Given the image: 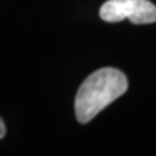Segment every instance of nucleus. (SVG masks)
<instances>
[{
  "mask_svg": "<svg viewBox=\"0 0 156 156\" xmlns=\"http://www.w3.org/2000/svg\"><path fill=\"white\" fill-rule=\"evenodd\" d=\"M128 90V78L116 68H101L82 82L74 100L76 117L87 124Z\"/></svg>",
  "mask_w": 156,
  "mask_h": 156,
  "instance_id": "f257e3e1",
  "label": "nucleus"
},
{
  "mask_svg": "<svg viewBox=\"0 0 156 156\" xmlns=\"http://www.w3.org/2000/svg\"><path fill=\"white\" fill-rule=\"evenodd\" d=\"M99 16L107 22L128 18L135 25L156 22V7L150 0H108L100 7Z\"/></svg>",
  "mask_w": 156,
  "mask_h": 156,
  "instance_id": "f03ea898",
  "label": "nucleus"
},
{
  "mask_svg": "<svg viewBox=\"0 0 156 156\" xmlns=\"http://www.w3.org/2000/svg\"><path fill=\"white\" fill-rule=\"evenodd\" d=\"M5 133H7L5 124H4V121L2 120V117H0V139H3L4 136H5Z\"/></svg>",
  "mask_w": 156,
  "mask_h": 156,
  "instance_id": "7ed1b4c3",
  "label": "nucleus"
}]
</instances>
